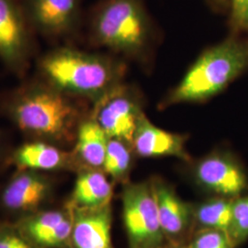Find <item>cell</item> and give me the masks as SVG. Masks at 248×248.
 <instances>
[{
    "label": "cell",
    "instance_id": "cell-1",
    "mask_svg": "<svg viewBox=\"0 0 248 248\" xmlns=\"http://www.w3.org/2000/svg\"><path fill=\"white\" fill-rule=\"evenodd\" d=\"M78 99L35 77L0 94V116L27 140L65 148L75 143L80 123L89 114Z\"/></svg>",
    "mask_w": 248,
    "mask_h": 248
},
{
    "label": "cell",
    "instance_id": "cell-2",
    "mask_svg": "<svg viewBox=\"0 0 248 248\" xmlns=\"http://www.w3.org/2000/svg\"><path fill=\"white\" fill-rule=\"evenodd\" d=\"M124 68L114 59L72 47H57L40 56L36 77L74 98L93 104L121 85Z\"/></svg>",
    "mask_w": 248,
    "mask_h": 248
},
{
    "label": "cell",
    "instance_id": "cell-3",
    "mask_svg": "<svg viewBox=\"0 0 248 248\" xmlns=\"http://www.w3.org/2000/svg\"><path fill=\"white\" fill-rule=\"evenodd\" d=\"M248 69V41L231 38L202 53L166 103L199 102L220 93Z\"/></svg>",
    "mask_w": 248,
    "mask_h": 248
},
{
    "label": "cell",
    "instance_id": "cell-4",
    "mask_svg": "<svg viewBox=\"0 0 248 248\" xmlns=\"http://www.w3.org/2000/svg\"><path fill=\"white\" fill-rule=\"evenodd\" d=\"M149 35L147 17L138 0H106L91 22L94 44L120 53H140Z\"/></svg>",
    "mask_w": 248,
    "mask_h": 248
},
{
    "label": "cell",
    "instance_id": "cell-5",
    "mask_svg": "<svg viewBox=\"0 0 248 248\" xmlns=\"http://www.w3.org/2000/svg\"><path fill=\"white\" fill-rule=\"evenodd\" d=\"M34 35L22 0H0V61L18 78L26 76L35 54Z\"/></svg>",
    "mask_w": 248,
    "mask_h": 248
},
{
    "label": "cell",
    "instance_id": "cell-6",
    "mask_svg": "<svg viewBox=\"0 0 248 248\" xmlns=\"http://www.w3.org/2000/svg\"><path fill=\"white\" fill-rule=\"evenodd\" d=\"M55 188L53 174L17 169L0 189V210L13 221L37 213L53 202Z\"/></svg>",
    "mask_w": 248,
    "mask_h": 248
},
{
    "label": "cell",
    "instance_id": "cell-7",
    "mask_svg": "<svg viewBox=\"0 0 248 248\" xmlns=\"http://www.w3.org/2000/svg\"><path fill=\"white\" fill-rule=\"evenodd\" d=\"M124 220L133 248H159L166 235L161 228L153 186L128 185L123 194Z\"/></svg>",
    "mask_w": 248,
    "mask_h": 248
},
{
    "label": "cell",
    "instance_id": "cell-8",
    "mask_svg": "<svg viewBox=\"0 0 248 248\" xmlns=\"http://www.w3.org/2000/svg\"><path fill=\"white\" fill-rule=\"evenodd\" d=\"M142 113L138 99L122 84L94 103L90 110V115L98 122L108 138L121 140L130 146Z\"/></svg>",
    "mask_w": 248,
    "mask_h": 248
},
{
    "label": "cell",
    "instance_id": "cell-9",
    "mask_svg": "<svg viewBox=\"0 0 248 248\" xmlns=\"http://www.w3.org/2000/svg\"><path fill=\"white\" fill-rule=\"evenodd\" d=\"M19 232L35 248H71L73 210L46 208L13 221Z\"/></svg>",
    "mask_w": 248,
    "mask_h": 248
},
{
    "label": "cell",
    "instance_id": "cell-10",
    "mask_svg": "<svg viewBox=\"0 0 248 248\" xmlns=\"http://www.w3.org/2000/svg\"><path fill=\"white\" fill-rule=\"evenodd\" d=\"M27 20L35 34L50 39L73 34L78 26L80 0H22Z\"/></svg>",
    "mask_w": 248,
    "mask_h": 248
},
{
    "label": "cell",
    "instance_id": "cell-11",
    "mask_svg": "<svg viewBox=\"0 0 248 248\" xmlns=\"http://www.w3.org/2000/svg\"><path fill=\"white\" fill-rule=\"evenodd\" d=\"M195 177L204 187L227 198L240 195L248 186L243 167L227 153H213L201 160Z\"/></svg>",
    "mask_w": 248,
    "mask_h": 248
},
{
    "label": "cell",
    "instance_id": "cell-12",
    "mask_svg": "<svg viewBox=\"0 0 248 248\" xmlns=\"http://www.w3.org/2000/svg\"><path fill=\"white\" fill-rule=\"evenodd\" d=\"M11 166L45 173L62 171L78 173L83 168L73 150L43 141L26 140L15 147L11 155Z\"/></svg>",
    "mask_w": 248,
    "mask_h": 248
},
{
    "label": "cell",
    "instance_id": "cell-13",
    "mask_svg": "<svg viewBox=\"0 0 248 248\" xmlns=\"http://www.w3.org/2000/svg\"><path fill=\"white\" fill-rule=\"evenodd\" d=\"M72 210L71 248H113L110 205L98 209L72 207Z\"/></svg>",
    "mask_w": 248,
    "mask_h": 248
},
{
    "label": "cell",
    "instance_id": "cell-14",
    "mask_svg": "<svg viewBox=\"0 0 248 248\" xmlns=\"http://www.w3.org/2000/svg\"><path fill=\"white\" fill-rule=\"evenodd\" d=\"M185 141L182 135L169 133L155 126L142 113L133 134L132 146L142 157L168 155L188 160Z\"/></svg>",
    "mask_w": 248,
    "mask_h": 248
},
{
    "label": "cell",
    "instance_id": "cell-15",
    "mask_svg": "<svg viewBox=\"0 0 248 248\" xmlns=\"http://www.w3.org/2000/svg\"><path fill=\"white\" fill-rule=\"evenodd\" d=\"M77 175L71 198L67 202L72 207L98 209L110 205L113 186L103 170L84 169Z\"/></svg>",
    "mask_w": 248,
    "mask_h": 248
},
{
    "label": "cell",
    "instance_id": "cell-16",
    "mask_svg": "<svg viewBox=\"0 0 248 248\" xmlns=\"http://www.w3.org/2000/svg\"><path fill=\"white\" fill-rule=\"evenodd\" d=\"M108 139L89 111V115L80 123L72 149L83 169L102 170Z\"/></svg>",
    "mask_w": 248,
    "mask_h": 248
},
{
    "label": "cell",
    "instance_id": "cell-17",
    "mask_svg": "<svg viewBox=\"0 0 248 248\" xmlns=\"http://www.w3.org/2000/svg\"><path fill=\"white\" fill-rule=\"evenodd\" d=\"M160 225L166 237H177L188 227L190 213L184 203L170 186L162 181H155L152 184Z\"/></svg>",
    "mask_w": 248,
    "mask_h": 248
},
{
    "label": "cell",
    "instance_id": "cell-18",
    "mask_svg": "<svg viewBox=\"0 0 248 248\" xmlns=\"http://www.w3.org/2000/svg\"><path fill=\"white\" fill-rule=\"evenodd\" d=\"M233 199L227 197L212 200L201 205L196 211L197 222L203 229L222 231L228 234L232 221Z\"/></svg>",
    "mask_w": 248,
    "mask_h": 248
},
{
    "label": "cell",
    "instance_id": "cell-19",
    "mask_svg": "<svg viewBox=\"0 0 248 248\" xmlns=\"http://www.w3.org/2000/svg\"><path fill=\"white\" fill-rule=\"evenodd\" d=\"M130 147L121 140L108 139L102 170L116 181L124 180L129 173L132 162Z\"/></svg>",
    "mask_w": 248,
    "mask_h": 248
},
{
    "label": "cell",
    "instance_id": "cell-20",
    "mask_svg": "<svg viewBox=\"0 0 248 248\" xmlns=\"http://www.w3.org/2000/svg\"><path fill=\"white\" fill-rule=\"evenodd\" d=\"M228 236L233 248L248 238V196L233 199Z\"/></svg>",
    "mask_w": 248,
    "mask_h": 248
},
{
    "label": "cell",
    "instance_id": "cell-21",
    "mask_svg": "<svg viewBox=\"0 0 248 248\" xmlns=\"http://www.w3.org/2000/svg\"><path fill=\"white\" fill-rule=\"evenodd\" d=\"M190 248H233V247L226 232L213 229H203L196 234Z\"/></svg>",
    "mask_w": 248,
    "mask_h": 248
},
{
    "label": "cell",
    "instance_id": "cell-22",
    "mask_svg": "<svg viewBox=\"0 0 248 248\" xmlns=\"http://www.w3.org/2000/svg\"><path fill=\"white\" fill-rule=\"evenodd\" d=\"M0 248H35L13 221H0Z\"/></svg>",
    "mask_w": 248,
    "mask_h": 248
},
{
    "label": "cell",
    "instance_id": "cell-23",
    "mask_svg": "<svg viewBox=\"0 0 248 248\" xmlns=\"http://www.w3.org/2000/svg\"><path fill=\"white\" fill-rule=\"evenodd\" d=\"M232 26L236 30L248 29V0H231Z\"/></svg>",
    "mask_w": 248,
    "mask_h": 248
},
{
    "label": "cell",
    "instance_id": "cell-24",
    "mask_svg": "<svg viewBox=\"0 0 248 248\" xmlns=\"http://www.w3.org/2000/svg\"><path fill=\"white\" fill-rule=\"evenodd\" d=\"M14 147L11 146L9 137L0 129V172L11 166V155Z\"/></svg>",
    "mask_w": 248,
    "mask_h": 248
}]
</instances>
